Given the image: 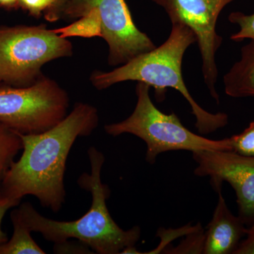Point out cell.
I'll list each match as a JSON object with an SVG mask.
<instances>
[{
    "label": "cell",
    "mask_w": 254,
    "mask_h": 254,
    "mask_svg": "<svg viewBox=\"0 0 254 254\" xmlns=\"http://www.w3.org/2000/svg\"><path fill=\"white\" fill-rule=\"evenodd\" d=\"M4 200L6 199H4V198H3L2 197H1V192H0V202L3 201V200Z\"/></svg>",
    "instance_id": "obj_21"
},
{
    "label": "cell",
    "mask_w": 254,
    "mask_h": 254,
    "mask_svg": "<svg viewBox=\"0 0 254 254\" xmlns=\"http://www.w3.org/2000/svg\"><path fill=\"white\" fill-rule=\"evenodd\" d=\"M63 1H64V0H59V4H58V6H57L56 7H58V6H59V5L60 4H61V3L63 2ZM56 7H55V8H56ZM55 8H54V9H55ZM52 10H53V9H52Z\"/></svg>",
    "instance_id": "obj_22"
},
{
    "label": "cell",
    "mask_w": 254,
    "mask_h": 254,
    "mask_svg": "<svg viewBox=\"0 0 254 254\" xmlns=\"http://www.w3.org/2000/svg\"><path fill=\"white\" fill-rule=\"evenodd\" d=\"M148 85L138 82L137 103L133 113L120 123L105 125L108 134L118 136L130 133L141 138L146 144L145 160L155 163L161 153L173 150H230V138L211 140L190 131L182 125L176 114H165L153 104Z\"/></svg>",
    "instance_id": "obj_4"
},
{
    "label": "cell",
    "mask_w": 254,
    "mask_h": 254,
    "mask_svg": "<svg viewBox=\"0 0 254 254\" xmlns=\"http://www.w3.org/2000/svg\"><path fill=\"white\" fill-rule=\"evenodd\" d=\"M17 205H18L14 202L9 201L7 200H4L3 201L0 202V245H2L8 240L6 234L1 229V222L4 218V215L9 208L17 206Z\"/></svg>",
    "instance_id": "obj_19"
},
{
    "label": "cell",
    "mask_w": 254,
    "mask_h": 254,
    "mask_svg": "<svg viewBox=\"0 0 254 254\" xmlns=\"http://www.w3.org/2000/svg\"><path fill=\"white\" fill-rule=\"evenodd\" d=\"M94 8L101 18L102 38L109 47L110 66L125 64L154 49L153 42L133 22L125 0H64L44 16L49 21L76 19Z\"/></svg>",
    "instance_id": "obj_7"
},
{
    "label": "cell",
    "mask_w": 254,
    "mask_h": 254,
    "mask_svg": "<svg viewBox=\"0 0 254 254\" xmlns=\"http://www.w3.org/2000/svg\"><path fill=\"white\" fill-rule=\"evenodd\" d=\"M11 220L14 227L12 237L0 245V254H44L46 252L31 237L28 228L16 209L11 212Z\"/></svg>",
    "instance_id": "obj_12"
},
{
    "label": "cell",
    "mask_w": 254,
    "mask_h": 254,
    "mask_svg": "<svg viewBox=\"0 0 254 254\" xmlns=\"http://www.w3.org/2000/svg\"><path fill=\"white\" fill-rule=\"evenodd\" d=\"M197 163L194 174L209 177L215 191L222 190L224 182L235 190L238 216L247 227L254 224V157L230 150H205L193 152Z\"/></svg>",
    "instance_id": "obj_9"
},
{
    "label": "cell",
    "mask_w": 254,
    "mask_h": 254,
    "mask_svg": "<svg viewBox=\"0 0 254 254\" xmlns=\"http://www.w3.org/2000/svg\"><path fill=\"white\" fill-rule=\"evenodd\" d=\"M228 19L240 27V31L232 35V41L241 42L245 39L254 40V14L247 15L240 11H235L230 14Z\"/></svg>",
    "instance_id": "obj_16"
},
{
    "label": "cell",
    "mask_w": 254,
    "mask_h": 254,
    "mask_svg": "<svg viewBox=\"0 0 254 254\" xmlns=\"http://www.w3.org/2000/svg\"><path fill=\"white\" fill-rule=\"evenodd\" d=\"M99 122L93 105L76 103L53 128L36 134H21L23 153L5 174L0 192L19 205L26 195L36 197L43 208L58 213L65 202L64 179L70 150L78 138L91 135Z\"/></svg>",
    "instance_id": "obj_1"
},
{
    "label": "cell",
    "mask_w": 254,
    "mask_h": 254,
    "mask_svg": "<svg viewBox=\"0 0 254 254\" xmlns=\"http://www.w3.org/2000/svg\"><path fill=\"white\" fill-rule=\"evenodd\" d=\"M172 24L171 33L163 45L138 55L113 71H93L90 80L98 90L106 89L121 82H142L155 88L158 101L165 99L167 88H174L190 103L198 132L202 134L213 133L226 126L228 116L225 113H208L190 95L182 76V60L185 52L196 42V38L193 32L185 25Z\"/></svg>",
    "instance_id": "obj_3"
},
{
    "label": "cell",
    "mask_w": 254,
    "mask_h": 254,
    "mask_svg": "<svg viewBox=\"0 0 254 254\" xmlns=\"http://www.w3.org/2000/svg\"><path fill=\"white\" fill-rule=\"evenodd\" d=\"M69 97L44 75L28 86L0 87V123L21 134L53 128L68 115Z\"/></svg>",
    "instance_id": "obj_6"
},
{
    "label": "cell",
    "mask_w": 254,
    "mask_h": 254,
    "mask_svg": "<svg viewBox=\"0 0 254 254\" xmlns=\"http://www.w3.org/2000/svg\"><path fill=\"white\" fill-rule=\"evenodd\" d=\"M88 155L91 173L82 174L78 185L91 193L92 203L81 218L73 221L52 220L38 213L28 202L20 205L16 210L31 232H39L48 242L58 244L73 239L97 254H121L127 247L136 245L141 237V228L135 226L124 230L112 218L107 205L110 188L101 179L104 155L91 147Z\"/></svg>",
    "instance_id": "obj_2"
},
{
    "label": "cell",
    "mask_w": 254,
    "mask_h": 254,
    "mask_svg": "<svg viewBox=\"0 0 254 254\" xmlns=\"http://www.w3.org/2000/svg\"><path fill=\"white\" fill-rule=\"evenodd\" d=\"M73 45L46 26L0 27V82L6 86L33 84L50 62L72 56Z\"/></svg>",
    "instance_id": "obj_5"
},
{
    "label": "cell",
    "mask_w": 254,
    "mask_h": 254,
    "mask_svg": "<svg viewBox=\"0 0 254 254\" xmlns=\"http://www.w3.org/2000/svg\"><path fill=\"white\" fill-rule=\"evenodd\" d=\"M231 151L245 156L254 157V121L240 134L230 137Z\"/></svg>",
    "instance_id": "obj_15"
},
{
    "label": "cell",
    "mask_w": 254,
    "mask_h": 254,
    "mask_svg": "<svg viewBox=\"0 0 254 254\" xmlns=\"http://www.w3.org/2000/svg\"><path fill=\"white\" fill-rule=\"evenodd\" d=\"M0 83H1V82H0Z\"/></svg>",
    "instance_id": "obj_23"
},
{
    "label": "cell",
    "mask_w": 254,
    "mask_h": 254,
    "mask_svg": "<svg viewBox=\"0 0 254 254\" xmlns=\"http://www.w3.org/2000/svg\"><path fill=\"white\" fill-rule=\"evenodd\" d=\"M53 31L62 38L66 39L71 37L91 38L95 37L102 38L103 36L101 18L98 9L95 8L89 10L71 24Z\"/></svg>",
    "instance_id": "obj_13"
},
{
    "label": "cell",
    "mask_w": 254,
    "mask_h": 254,
    "mask_svg": "<svg viewBox=\"0 0 254 254\" xmlns=\"http://www.w3.org/2000/svg\"><path fill=\"white\" fill-rule=\"evenodd\" d=\"M225 93L232 98L254 96V40L242 47L241 58L223 78Z\"/></svg>",
    "instance_id": "obj_11"
},
{
    "label": "cell",
    "mask_w": 254,
    "mask_h": 254,
    "mask_svg": "<svg viewBox=\"0 0 254 254\" xmlns=\"http://www.w3.org/2000/svg\"><path fill=\"white\" fill-rule=\"evenodd\" d=\"M22 148L19 133L0 123V185L15 157Z\"/></svg>",
    "instance_id": "obj_14"
},
{
    "label": "cell",
    "mask_w": 254,
    "mask_h": 254,
    "mask_svg": "<svg viewBox=\"0 0 254 254\" xmlns=\"http://www.w3.org/2000/svg\"><path fill=\"white\" fill-rule=\"evenodd\" d=\"M166 11L172 23H182L194 33L202 59V72L212 98L219 103L215 88L218 71L215 55L222 38L216 32L219 15L235 0H152Z\"/></svg>",
    "instance_id": "obj_8"
},
{
    "label": "cell",
    "mask_w": 254,
    "mask_h": 254,
    "mask_svg": "<svg viewBox=\"0 0 254 254\" xmlns=\"http://www.w3.org/2000/svg\"><path fill=\"white\" fill-rule=\"evenodd\" d=\"M19 6L35 17L54 9L59 4V0H18Z\"/></svg>",
    "instance_id": "obj_17"
},
{
    "label": "cell",
    "mask_w": 254,
    "mask_h": 254,
    "mask_svg": "<svg viewBox=\"0 0 254 254\" xmlns=\"http://www.w3.org/2000/svg\"><path fill=\"white\" fill-rule=\"evenodd\" d=\"M217 193L218 204L204 232L203 254H234L247 235L248 227L238 215L230 211L222 190Z\"/></svg>",
    "instance_id": "obj_10"
},
{
    "label": "cell",
    "mask_w": 254,
    "mask_h": 254,
    "mask_svg": "<svg viewBox=\"0 0 254 254\" xmlns=\"http://www.w3.org/2000/svg\"><path fill=\"white\" fill-rule=\"evenodd\" d=\"M19 6L18 0H0V7L4 9H13Z\"/></svg>",
    "instance_id": "obj_20"
},
{
    "label": "cell",
    "mask_w": 254,
    "mask_h": 254,
    "mask_svg": "<svg viewBox=\"0 0 254 254\" xmlns=\"http://www.w3.org/2000/svg\"><path fill=\"white\" fill-rule=\"evenodd\" d=\"M234 254H254V224L248 227L245 240L240 242Z\"/></svg>",
    "instance_id": "obj_18"
}]
</instances>
